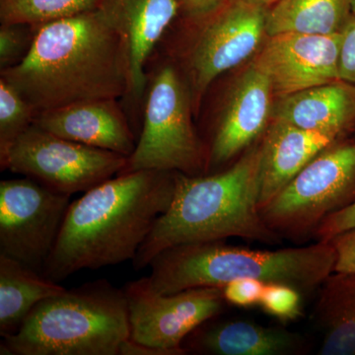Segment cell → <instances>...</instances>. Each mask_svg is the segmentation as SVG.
<instances>
[{"label": "cell", "instance_id": "obj_34", "mask_svg": "<svg viewBox=\"0 0 355 355\" xmlns=\"http://www.w3.org/2000/svg\"><path fill=\"white\" fill-rule=\"evenodd\" d=\"M354 132H355V130H354Z\"/></svg>", "mask_w": 355, "mask_h": 355}, {"label": "cell", "instance_id": "obj_33", "mask_svg": "<svg viewBox=\"0 0 355 355\" xmlns=\"http://www.w3.org/2000/svg\"><path fill=\"white\" fill-rule=\"evenodd\" d=\"M352 13L355 14V0H354V3H352Z\"/></svg>", "mask_w": 355, "mask_h": 355}, {"label": "cell", "instance_id": "obj_26", "mask_svg": "<svg viewBox=\"0 0 355 355\" xmlns=\"http://www.w3.org/2000/svg\"><path fill=\"white\" fill-rule=\"evenodd\" d=\"M265 282L259 279H245L229 282L223 288V297L227 304L237 307L260 305Z\"/></svg>", "mask_w": 355, "mask_h": 355}, {"label": "cell", "instance_id": "obj_12", "mask_svg": "<svg viewBox=\"0 0 355 355\" xmlns=\"http://www.w3.org/2000/svg\"><path fill=\"white\" fill-rule=\"evenodd\" d=\"M342 34L284 33L268 37L253 62L277 98L340 80Z\"/></svg>", "mask_w": 355, "mask_h": 355}, {"label": "cell", "instance_id": "obj_16", "mask_svg": "<svg viewBox=\"0 0 355 355\" xmlns=\"http://www.w3.org/2000/svg\"><path fill=\"white\" fill-rule=\"evenodd\" d=\"M218 318L205 322L184 338L186 354L291 355L306 350L307 340L294 331Z\"/></svg>", "mask_w": 355, "mask_h": 355}, {"label": "cell", "instance_id": "obj_9", "mask_svg": "<svg viewBox=\"0 0 355 355\" xmlns=\"http://www.w3.org/2000/svg\"><path fill=\"white\" fill-rule=\"evenodd\" d=\"M127 156L65 139L33 125L16 139L0 168L71 196L121 174Z\"/></svg>", "mask_w": 355, "mask_h": 355}, {"label": "cell", "instance_id": "obj_30", "mask_svg": "<svg viewBox=\"0 0 355 355\" xmlns=\"http://www.w3.org/2000/svg\"><path fill=\"white\" fill-rule=\"evenodd\" d=\"M229 0H179L181 11L186 18L198 19L216 12Z\"/></svg>", "mask_w": 355, "mask_h": 355}, {"label": "cell", "instance_id": "obj_14", "mask_svg": "<svg viewBox=\"0 0 355 355\" xmlns=\"http://www.w3.org/2000/svg\"><path fill=\"white\" fill-rule=\"evenodd\" d=\"M99 11L127 44L128 97L141 99L146 90L147 62L181 12L179 0H104Z\"/></svg>", "mask_w": 355, "mask_h": 355}, {"label": "cell", "instance_id": "obj_13", "mask_svg": "<svg viewBox=\"0 0 355 355\" xmlns=\"http://www.w3.org/2000/svg\"><path fill=\"white\" fill-rule=\"evenodd\" d=\"M273 96L268 77L252 62L229 91L217 119L207 168L225 164L265 132L272 121Z\"/></svg>", "mask_w": 355, "mask_h": 355}, {"label": "cell", "instance_id": "obj_23", "mask_svg": "<svg viewBox=\"0 0 355 355\" xmlns=\"http://www.w3.org/2000/svg\"><path fill=\"white\" fill-rule=\"evenodd\" d=\"M37 113L13 84L0 76V158L34 125Z\"/></svg>", "mask_w": 355, "mask_h": 355}, {"label": "cell", "instance_id": "obj_4", "mask_svg": "<svg viewBox=\"0 0 355 355\" xmlns=\"http://www.w3.org/2000/svg\"><path fill=\"white\" fill-rule=\"evenodd\" d=\"M224 241L178 245L156 254L148 266L154 291L172 294L253 279L286 284L303 295L320 288L335 270L336 252L330 242L261 251L231 246Z\"/></svg>", "mask_w": 355, "mask_h": 355}, {"label": "cell", "instance_id": "obj_24", "mask_svg": "<svg viewBox=\"0 0 355 355\" xmlns=\"http://www.w3.org/2000/svg\"><path fill=\"white\" fill-rule=\"evenodd\" d=\"M36 26L1 24L0 27V71L20 64L29 53Z\"/></svg>", "mask_w": 355, "mask_h": 355}, {"label": "cell", "instance_id": "obj_6", "mask_svg": "<svg viewBox=\"0 0 355 355\" xmlns=\"http://www.w3.org/2000/svg\"><path fill=\"white\" fill-rule=\"evenodd\" d=\"M146 90L139 139L121 174L155 170L203 175L209 150L193 128L190 88L181 72L172 62L161 64L147 76Z\"/></svg>", "mask_w": 355, "mask_h": 355}, {"label": "cell", "instance_id": "obj_25", "mask_svg": "<svg viewBox=\"0 0 355 355\" xmlns=\"http://www.w3.org/2000/svg\"><path fill=\"white\" fill-rule=\"evenodd\" d=\"M302 294L293 287L280 284H266L260 306L266 314L280 321H293L302 312Z\"/></svg>", "mask_w": 355, "mask_h": 355}, {"label": "cell", "instance_id": "obj_7", "mask_svg": "<svg viewBox=\"0 0 355 355\" xmlns=\"http://www.w3.org/2000/svg\"><path fill=\"white\" fill-rule=\"evenodd\" d=\"M270 6L261 0H229L216 12L186 18L188 38L180 49L184 80L190 88L193 110L217 77L243 64L261 50L266 35Z\"/></svg>", "mask_w": 355, "mask_h": 355}, {"label": "cell", "instance_id": "obj_32", "mask_svg": "<svg viewBox=\"0 0 355 355\" xmlns=\"http://www.w3.org/2000/svg\"><path fill=\"white\" fill-rule=\"evenodd\" d=\"M261 1H263V3L268 4V6H272L273 3H275V2L279 1V0H261Z\"/></svg>", "mask_w": 355, "mask_h": 355}, {"label": "cell", "instance_id": "obj_10", "mask_svg": "<svg viewBox=\"0 0 355 355\" xmlns=\"http://www.w3.org/2000/svg\"><path fill=\"white\" fill-rule=\"evenodd\" d=\"M70 203L31 178L0 182V254L42 273Z\"/></svg>", "mask_w": 355, "mask_h": 355}, {"label": "cell", "instance_id": "obj_20", "mask_svg": "<svg viewBox=\"0 0 355 355\" xmlns=\"http://www.w3.org/2000/svg\"><path fill=\"white\" fill-rule=\"evenodd\" d=\"M320 288L315 309L324 333L320 354H355V272L331 273Z\"/></svg>", "mask_w": 355, "mask_h": 355}, {"label": "cell", "instance_id": "obj_2", "mask_svg": "<svg viewBox=\"0 0 355 355\" xmlns=\"http://www.w3.org/2000/svg\"><path fill=\"white\" fill-rule=\"evenodd\" d=\"M176 172L116 175L71 202L42 275L62 282L83 270L133 261L174 197Z\"/></svg>", "mask_w": 355, "mask_h": 355}, {"label": "cell", "instance_id": "obj_31", "mask_svg": "<svg viewBox=\"0 0 355 355\" xmlns=\"http://www.w3.org/2000/svg\"><path fill=\"white\" fill-rule=\"evenodd\" d=\"M120 355H169V354L165 350L142 345L128 338L121 345Z\"/></svg>", "mask_w": 355, "mask_h": 355}, {"label": "cell", "instance_id": "obj_15", "mask_svg": "<svg viewBox=\"0 0 355 355\" xmlns=\"http://www.w3.org/2000/svg\"><path fill=\"white\" fill-rule=\"evenodd\" d=\"M34 125L65 139L130 157L135 146L127 116L116 99L76 103L37 114Z\"/></svg>", "mask_w": 355, "mask_h": 355}, {"label": "cell", "instance_id": "obj_17", "mask_svg": "<svg viewBox=\"0 0 355 355\" xmlns=\"http://www.w3.org/2000/svg\"><path fill=\"white\" fill-rule=\"evenodd\" d=\"M331 133L313 132L270 121L260 144L259 205H268L318 154L336 141Z\"/></svg>", "mask_w": 355, "mask_h": 355}, {"label": "cell", "instance_id": "obj_1", "mask_svg": "<svg viewBox=\"0 0 355 355\" xmlns=\"http://www.w3.org/2000/svg\"><path fill=\"white\" fill-rule=\"evenodd\" d=\"M0 73L37 114L76 103L118 100L130 91L127 44L99 9L36 26L24 60Z\"/></svg>", "mask_w": 355, "mask_h": 355}, {"label": "cell", "instance_id": "obj_5", "mask_svg": "<svg viewBox=\"0 0 355 355\" xmlns=\"http://www.w3.org/2000/svg\"><path fill=\"white\" fill-rule=\"evenodd\" d=\"M128 338L125 291L97 279L38 303L0 354L120 355Z\"/></svg>", "mask_w": 355, "mask_h": 355}, {"label": "cell", "instance_id": "obj_27", "mask_svg": "<svg viewBox=\"0 0 355 355\" xmlns=\"http://www.w3.org/2000/svg\"><path fill=\"white\" fill-rule=\"evenodd\" d=\"M340 80L355 84V14L350 16L342 33L340 53Z\"/></svg>", "mask_w": 355, "mask_h": 355}, {"label": "cell", "instance_id": "obj_11", "mask_svg": "<svg viewBox=\"0 0 355 355\" xmlns=\"http://www.w3.org/2000/svg\"><path fill=\"white\" fill-rule=\"evenodd\" d=\"M127 298L130 338L165 350L186 354L183 342L191 331L219 316L227 304L222 287H197L172 294L154 291L148 277L123 286Z\"/></svg>", "mask_w": 355, "mask_h": 355}, {"label": "cell", "instance_id": "obj_18", "mask_svg": "<svg viewBox=\"0 0 355 355\" xmlns=\"http://www.w3.org/2000/svg\"><path fill=\"white\" fill-rule=\"evenodd\" d=\"M272 121L342 139L355 130V84L338 80L279 97Z\"/></svg>", "mask_w": 355, "mask_h": 355}, {"label": "cell", "instance_id": "obj_29", "mask_svg": "<svg viewBox=\"0 0 355 355\" xmlns=\"http://www.w3.org/2000/svg\"><path fill=\"white\" fill-rule=\"evenodd\" d=\"M355 227V202L327 217L317 228L314 237L318 241L328 242L331 238Z\"/></svg>", "mask_w": 355, "mask_h": 355}, {"label": "cell", "instance_id": "obj_21", "mask_svg": "<svg viewBox=\"0 0 355 355\" xmlns=\"http://www.w3.org/2000/svg\"><path fill=\"white\" fill-rule=\"evenodd\" d=\"M352 3L354 0H279L268 10L266 35L342 34L352 15Z\"/></svg>", "mask_w": 355, "mask_h": 355}, {"label": "cell", "instance_id": "obj_8", "mask_svg": "<svg viewBox=\"0 0 355 355\" xmlns=\"http://www.w3.org/2000/svg\"><path fill=\"white\" fill-rule=\"evenodd\" d=\"M355 202V141H336L260 209L273 232L293 240L314 236L327 218Z\"/></svg>", "mask_w": 355, "mask_h": 355}, {"label": "cell", "instance_id": "obj_22", "mask_svg": "<svg viewBox=\"0 0 355 355\" xmlns=\"http://www.w3.org/2000/svg\"><path fill=\"white\" fill-rule=\"evenodd\" d=\"M104 0H0L1 24L40 26L92 12Z\"/></svg>", "mask_w": 355, "mask_h": 355}, {"label": "cell", "instance_id": "obj_28", "mask_svg": "<svg viewBox=\"0 0 355 355\" xmlns=\"http://www.w3.org/2000/svg\"><path fill=\"white\" fill-rule=\"evenodd\" d=\"M328 242L336 252L334 272H355V227L336 235Z\"/></svg>", "mask_w": 355, "mask_h": 355}, {"label": "cell", "instance_id": "obj_19", "mask_svg": "<svg viewBox=\"0 0 355 355\" xmlns=\"http://www.w3.org/2000/svg\"><path fill=\"white\" fill-rule=\"evenodd\" d=\"M67 291L12 258L0 254V336H13L35 306Z\"/></svg>", "mask_w": 355, "mask_h": 355}, {"label": "cell", "instance_id": "obj_3", "mask_svg": "<svg viewBox=\"0 0 355 355\" xmlns=\"http://www.w3.org/2000/svg\"><path fill=\"white\" fill-rule=\"evenodd\" d=\"M259 175L260 144L223 172L200 176L176 172L171 205L139 248L133 268L142 270L160 252L190 243L239 237L277 244L282 237L261 217Z\"/></svg>", "mask_w": 355, "mask_h": 355}]
</instances>
